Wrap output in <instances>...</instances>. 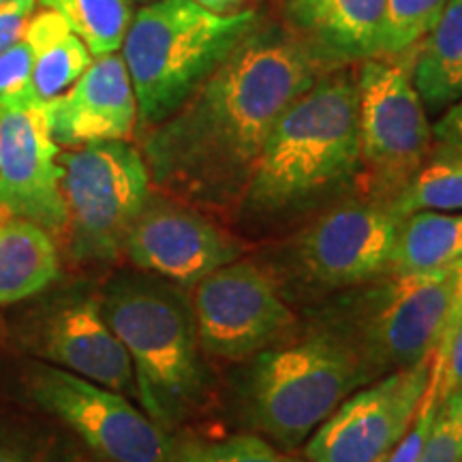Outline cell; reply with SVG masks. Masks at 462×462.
I'll return each instance as SVG.
<instances>
[{
    "label": "cell",
    "instance_id": "6da1fadb",
    "mask_svg": "<svg viewBox=\"0 0 462 462\" xmlns=\"http://www.w3.org/2000/svg\"><path fill=\"white\" fill-rule=\"evenodd\" d=\"M332 69L287 26L257 24L150 129L142 150L150 180L206 204L242 198L276 120Z\"/></svg>",
    "mask_w": 462,
    "mask_h": 462
},
{
    "label": "cell",
    "instance_id": "7a4b0ae2",
    "mask_svg": "<svg viewBox=\"0 0 462 462\" xmlns=\"http://www.w3.org/2000/svg\"><path fill=\"white\" fill-rule=\"evenodd\" d=\"M356 73H323L276 120L242 193L255 217H282L315 204L360 173Z\"/></svg>",
    "mask_w": 462,
    "mask_h": 462
},
{
    "label": "cell",
    "instance_id": "3957f363",
    "mask_svg": "<svg viewBox=\"0 0 462 462\" xmlns=\"http://www.w3.org/2000/svg\"><path fill=\"white\" fill-rule=\"evenodd\" d=\"M257 24L253 9L215 14L198 0L143 5L133 14L120 48L137 120L152 129L170 118Z\"/></svg>",
    "mask_w": 462,
    "mask_h": 462
},
{
    "label": "cell",
    "instance_id": "277c9868",
    "mask_svg": "<svg viewBox=\"0 0 462 462\" xmlns=\"http://www.w3.org/2000/svg\"><path fill=\"white\" fill-rule=\"evenodd\" d=\"M101 310L131 357L143 413L170 432L206 383L193 310L171 287L140 279L114 281Z\"/></svg>",
    "mask_w": 462,
    "mask_h": 462
},
{
    "label": "cell",
    "instance_id": "5b68a950",
    "mask_svg": "<svg viewBox=\"0 0 462 462\" xmlns=\"http://www.w3.org/2000/svg\"><path fill=\"white\" fill-rule=\"evenodd\" d=\"M373 377L356 346L338 332L270 346L255 356L248 373V418L282 448H296Z\"/></svg>",
    "mask_w": 462,
    "mask_h": 462
},
{
    "label": "cell",
    "instance_id": "8992f818",
    "mask_svg": "<svg viewBox=\"0 0 462 462\" xmlns=\"http://www.w3.org/2000/svg\"><path fill=\"white\" fill-rule=\"evenodd\" d=\"M60 189L71 253L84 262H109L150 201V171L129 142L86 143L62 152Z\"/></svg>",
    "mask_w": 462,
    "mask_h": 462
},
{
    "label": "cell",
    "instance_id": "52a82bcc",
    "mask_svg": "<svg viewBox=\"0 0 462 462\" xmlns=\"http://www.w3.org/2000/svg\"><path fill=\"white\" fill-rule=\"evenodd\" d=\"M413 60L374 56L360 62L357 131L360 163L374 201L390 204L435 148L429 112L411 78Z\"/></svg>",
    "mask_w": 462,
    "mask_h": 462
},
{
    "label": "cell",
    "instance_id": "ba28073f",
    "mask_svg": "<svg viewBox=\"0 0 462 462\" xmlns=\"http://www.w3.org/2000/svg\"><path fill=\"white\" fill-rule=\"evenodd\" d=\"M462 291V259L437 270L392 274L357 304L356 346L373 374L413 366L432 356Z\"/></svg>",
    "mask_w": 462,
    "mask_h": 462
},
{
    "label": "cell",
    "instance_id": "9c48e42d",
    "mask_svg": "<svg viewBox=\"0 0 462 462\" xmlns=\"http://www.w3.org/2000/svg\"><path fill=\"white\" fill-rule=\"evenodd\" d=\"M26 383L39 407L106 460L173 462V441L167 430L137 409L129 396L54 364H34Z\"/></svg>",
    "mask_w": 462,
    "mask_h": 462
},
{
    "label": "cell",
    "instance_id": "30bf717a",
    "mask_svg": "<svg viewBox=\"0 0 462 462\" xmlns=\"http://www.w3.org/2000/svg\"><path fill=\"white\" fill-rule=\"evenodd\" d=\"M193 315L199 345L221 360L255 357L296 323L273 276L238 259L195 285Z\"/></svg>",
    "mask_w": 462,
    "mask_h": 462
},
{
    "label": "cell",
    "instance_id": "8fae6325",
    "mask_svg": "<svg viewBox=\"0 0 462 462\" xmlns=\"http://www.w3.org/2000/svg\"><path fill=\"white\" fill-rule=\"evenodd\" d=\"M432 356L398 368L338 404L306 443L309 462H381L413 424Z\"/></svg>",
    "mask_w": 462,
    "mask_h": 462
},
{
    "label": "cell",
    "instance_id": "7c38bea8",
    "mask_svg": "<svg viewBox=\"0 0 462 462\" xmlns=\"http://www.w3.org/2000/svg\"><path fill=\"white\" fill-rule=\"evenodd\" d=\"M401 223L383 201H346L300 234V270L326 289L362 285L390 270Z\"/></svg>",
    "mask_w": 462,
    "mask_h": 462
},
{
    "label": "cell",
    "instance_id": "4fadbf2b",
    "mask_svg": "<svg viewBox=\"0 0 462 462\" xmlns=\"http://www.w3.org/2000/svg\"><path fill=\"white\" fill-rule=\"evenodd\" d=\"M58 157L42 101L0 106V206L50 234L67 229Z\"/></svg>",
    "mask_w": 462,
    "mask_h": 462
},
{
    "label": "cell",
    "instance_id": "5bb4252c",
    "mask_svg": "<svg viewBox=\"0 0 462 462\" xmlns=\"http://www.w3.org/2000/svg\"><path fill=\"white\" fill-rule=\"evenodd\" d=\"M240 245L198 212L150 199L126 236L125 253L143 273L193 287L240 257Z\"/></svg>",
    "mask_w": 462,
    "mask_h": 462
},
{
    "label": "cell",
    "instance_id": "9a60e30c",
    "mask_svg": "<svg viewBox=\"0 0 462 462\" xmlns=\"http://www.w3.org/2000/svg\"><path fill=\"white\" fill-rule=\"evenodd\" d=\"M58 146L129 142L137 125V101L120 54L99 56L60 97L43 103Z\"/></svg>",
    "mask_w": 462,
    "mask_h": 462
},
{
    "label": "cell",
    "instance_id": "2e32d148",
    "mask_svg": "<svg viewBox=\"0 0 462 462\" xmlns=\"http://www.w3.org/2000/svg\"><path fill=\"white\" fill-rule=\"evenodd\" d=\"M39 351L58 368L135 396L131 357L103 315L99 300H79L56 310L42 330Z\"/></svg>",
    "mask_w": 462,
    "mask_h": 462
},
{
    "label": "cell",
    "instance_id": "e0dca14e",
    "mask_svg": "<svg viewBox=\"0 0 462 462\" xmlns=\"http://www.w3.org/2000/svg\"><path fill=\"white\" fill-rule=\"evenodd\" d=\"M287 28L338 69L381 56L385 0H285Z\"/></svg>",
    "mask_w": 462,
    "mask_h": 462
},
{
    "label": "cell",
    "instance_id": "ac0fdd59",
    "mask_svg": "<svg viewBox=\"0 0 462 462\" xmlns=\"http://www.w3.org/2000/svg\"><path fill=\"white\" fill-rule=\"evenodd\" d=\"M58 273L60 259L50 231L0 206V306L32 298L54 282Z\"/></svg>",
    "mask_w": 462,
    "mask_h": 462
},
{
    "label": "cell",
    "instance_id": "d6986e66",
    "mask_svg": "<svg viewBox=\"0 0 462 462\" xmlns=\"http://www.w3.org/2000/svg\"><path fill=\"white\" fill-rule=\"evenodd\" d=\"M22 39L31 50L32 90L42 103L67 92L95 60L86 43L54 9L34 11Z\"/></svg>",
    "mask_w": 462,
    "mask_h": 462
},
{
    "label": "cell",
    "instance_id": "ffe728a7",
    "mask_svg": "<svg viewBox=\"0 0 462 462\" xmlns=\"http://www.w3.org/2000/svg\"><path fill=\"white\" fill-rule=\"evenodd\" d=\"M411 78L426 112H446L462 97V0H448L418 43Z\"/></svg>",
    "mask_w": 462,
    "mask_h": 462
},
{
    "label": "cell",
    "instance_id": "44dd1931",
    "mask_svg": "<svg viewBox=\"0 0 462 462\" xmlns=\"http://www.w3.org/2000/svg\"><path fill=\"white\" fill-rule=\"evenodd\" d=\"M462 259V210H421L404 217L390 262V274L437 270Z\"/></svg>",
    "mask_w": 462,
    "mask_h": 462
},
{
    "label": "cell",
    "instance_id": "7402d4cb",
    "mask_svg": "<svg viewBox=\"0 0 462 462\" xmlns=\"http://www.w3.org/2000/svg\"><path fill=\"white\" fill-rule=\"evenodd\" d=\"M388 206L401 218L421 210H462V150L432 148L411 182Z\"/></svg>",
    "mask_w": 462,
    "mask_h": 462
},
{
    "label": "cell",
    "instance_id": "603a6c76",
    "mask_svg": "<svg viewBox=\"0 0 462 462\" xmlns=\"http://www.w3.org/2000/svg\"><path fill=\"white\" fill-rule=\"evenodd\" d=\"M65 17L95 58L116 54L123 48L133 20L131 0H37Z\"/></svg>",
    "mask_w": 462,
    "mask_h": 462
},
{
    "label": "cell",
    "instance_id": "cb8c5ba5",
    "mask_svg": "<svg viewBox=\"0 0 462 462\" xmlns=\"http://www.w3.org/2000/svg\"><path fill=\"white\" fill-rule=\"evenodd\" d=\"M448 0H385L381 56H404L418 48Z\"/></svg>",
    "mask_w": 462,
    "mask_h": 462
},
{
    "label": "cell",
    "instance_id": "d4e9b609",
    "mask_svg": "<svg viewBox=\"0 0 462 462\" xmlns=\"http://www.w3.org/2000/svg\"><path fill=\"white\" fill-rule=\"evenodd\" d=\"M173 462H309L281 452L255 435H234L206 441L190 439L173 446Z\"/></svg>",
    "mask_w": 462,
    "mask_h": 462
},
{
    "label": "cell",
    "instance_id": "484cf974",
    "mask_svg": "<svg viewBox=\"0 0 462 462\" xmlns=\"http://www.w3.org/2000/svg\"><path fill=\"white\" fill-rule=\"evenodd\" d=\"M418 462H462V388L439 404Z\"/></svg>",
    "mask_w": 462,
    "mask_h": 462
},
{
    "label": "cell",
    "instance_id": "4316f807",
    "mask_svg": "<svg viewBox=\"0 0 462 462\" xmlns=\"http://www.w3.org/2000/svg\"><path fill=\"white\" fill-rule=\"evenodd\" d=\"M31 99H37L32 90V56L22 39L0 51V106Z\"/></svg>",
    "mask_w": 462,
    "mask_h": 462
},
{
    "label": "cell",
    "instance_id": "83f0119b",
    "mask_svg": "<svg viewBox=\"0 0 462 462\" xmlns=\"http://www.w3.org/2000/svg\"><path fill=\"white\" fill-rule=\"evenodd\" d=\"M430 377L437 383L439 404L462 388V321L456 323L454 330L439 340L432 351Z\"/></svg>",
    "mask_w": 462,
    "mask_h": 462
},
{
    "label": "cell",
    "instance_id": "f1b7e54d",
    "mask_svg": "<svg viewBox=\"0 0 462 462\" xmlns=\"http://www.w3.org/2000/svg\"><path fill=\"white\" fill-rule=\"evenodd\" d=\"M439 409L437 401V383L435 379H429L424 396H421L418 413H415L413 424L409 426V430L404 432V437L396 443V448L385 456L381 462H418L421 449H424L426 439L432 429V421H435Z\"/></svg>",
    "mask_w": 462,
    "mask_h": 462
},
{
    "label": "cell",
    "instance_id": "f546056e",
    "mask_svg": "<svg viewBox=\"0 0 462 462\" xmlns=\"http://www.w3.org/2000/svg\"><path fill=\"white\" fill-rule=\"evenodd\" d=\"M37 0H5L0 3V51L22 42L34 11Z\"/></svg>",
    "mask_w": 462,
    "mask_h": 462
},
{
    "label": "cell",
    "instance_id": "4dcf8cb0",
    "mask_svg": "<svg viewBox=\"0 0 462 462\" xmlns=\"http://www.w3.org/2000/svg\"><path fill=\"white\" fill-rule=\"evenodd\" d=\"M432 137L435 146L462 150V97L437 120V125L432 126Z\"/></svg>",
    "mask_w": 462,
    "mask_h": 462
},
{
    "label": "cell",
    "instance_id": "1f68e13d",
    "mask_svg": "<svg viewBox=\"0 0 462 462\" xmlns=\"http://www.w3.org/2000/svg\"><path fill=\"white\" fill-rule=\"evenodd\" d=\"M0 462H37V458L28 449L0 437Z\"/></svg>",
    "mask_w": 462,
    "mask_h": 462
},
{
    "label": "cell",
    "instance_id": "d6a6232c",
    "mask_svg": "<svg viewBox=\"0 0 462 462\" xmlns=\"http://www.w3.org/2000/svg\"><path fill=\"white\" fill-rule=\"evenodd\" d=\"M198 3L208 11H215V14H231L242 0H198Z\"/></svg>",
    "mask_w": 462,
    "mask_h": 462
},
{
    "label": "cell",
    "instance_id": "836d02e7",
    "mask_svg": "<svg viewBox=\"0 0 462 462\" xmlns=\"http://www.w3.org/2000/svg\"><path fill=\"white\" fill-rule=\"evenodd\" d=\"M458 321H462V291H460L458 302H456V306H454V313H452V317H449V323H448L446 334L452 332L454 328H456V323H458ZM446 334H443V337H446ZM443 337H441V338H443Z\"/></svg>",
    "mask_w": 462,
    "mask_h": 462
},
{
    "label": "cell",
    "instance_id": "e575fe53",
    "mask_svg": "<svg viewBox=\"0 0 462 462\" xmlns=\"http://www.w3.org/2000/svg\"><path fill=\"white\" fill-rule=\"evenodd\" d=\"M143 3H150V0H143Z\"/></svg>",
    "mask_w": 462,
    "mask_h": 462
},
{
    "label": "cell",
    "instance_id": "d590c367",
    "mask_svg": "<svg viewBox=\"0 0 462 462\" xmlns=\"http://www.w3.org/2000/svg\"><path fill=\"white\" fill-rule=\"evenodd\" d=\"M0 3H5V0H0Z\"/></svg>",
    "mask_w": 462,
    "mask_h": 462
}]
</instances>
